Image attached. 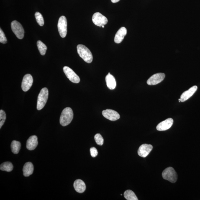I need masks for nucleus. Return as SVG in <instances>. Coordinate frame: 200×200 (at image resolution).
<instances>
[{
  "mask_svg": "<svg viewBox=\"0 0 200 200\" xmlns=\"http://www.w3.org/2000/svg\"><path fill=\"white\" fill-rule=\"evenodd\" d=\"M38 144L37 137L35 135H33L31 136L27 139L26 147L27 150H35L38 145Z\"/></svg>",
  "mask_w": 200,
  "mask_h": 200,
  "instance_id": "obj_15",
  "label": "nucleus"
},
{
  "mask_svg": "<svg viewBox=\"0 0 200 200\" xmlns=\"http://www.w3.org/2000/svg\"><path fill=\"white\" fill-rule=\"evenodd\" d=\"M105 81L108 88L111 90H113L115 88L116 83L114 77L110 73H108L105 78Z\"/></svg>",
  "mask_w": 200,
  "mask_h": 200,
  "instance_id": "obj_18",
  "label": "nucleus"
},
{
  "mask_svg": "<svg viewBox=\"0 0 200 200\" xmlns=\"http://www.w3.org/2000/svg\"><path fill=\"white\" fill-rule=\"evenodd\" d=\"M173 119L168 118L160 123L156 127L157 130L158 131H164L170 128L173 124Z\"/></svg>",
  "mask_w": 200,
  "mask_h": 200,
  "instance_id": "obj_13",
  "label": "nucleus"
},
{
  "mask_svg": "<svg viewBox=\"0 0 200 200\" xmlns=\"http://www.w3.org/2000/svg\"><path fill=\"white\" fill-rule=\"evenodd\" d=\"M102 114L105 118L111 121H116L120 118L119 113L112 109L105 110L102 111Z\"/></svg>",
  "mask_w": 200,
  "mask_h": 200,
  "instance_id": "obj_10",
  "label": "nucleus"
},
{
  "mask_svg": "<svg viewBox=\"0 0 200 200\" xmlns=\"http://www.w3.org/2000/svg\"><path fill=\"white\" fill-rule=\"evenodd\" d=\"M6 115L5 111L3 110H0V128L4 124L5 121L6 120Z\"/></svg>",
  "mask_w": 200,
  "mask_h": 200,
  "instance_id": "obj_26",
  "label": "nucleus"
},
{
  "mask_svg": "<svg viewBox=\"0 0 200 200\" xmlns=\"http://www.w3.org/2000/svg\"><path fill=\"white\" fill-rule=\"evenodd\" d=\"M34 170V166L33 164L30 162H27L24 164L23 172L24 176L28 177L32 174Z\"/></svg>",
  "mask_w": 200,
  "mask_h": 200,
  "instance_id": "obj_19",
  "label": "nucleus"
},
{
  "mask_svg": "<svg viewBox=\"0 0 200 200\" xmlns=\"http://www.w3.org/2000/svg\"><path fill=\"white\" fill-rule=\"evenodd\" d=\"M21 148V144L19 142L14 140L11 143V150L14 154H17L18 153Z\"/></svg>",
  "mask_w": 200,
  "mask_h": 200,
  "instance_id": "obj_20",
  "label": "nucleus"
},
{
  "mask_svg": "<svg viewBox=\"0 0 200 200\" xmlns=\"http://www.w3.org/2000/svg\"><path fill=\"white\" fill-rule=\"evenodd\" d=\"M63 70L67 78L72 82L75 83L79 82L80 79L79 76L71 68L68 66H64L63 68Z\"/></svg>",
  "mask_w": 200,
  "mask_h": 200,
  "instance_id": "obj_7",
  "label": "nucleus"
},
{
  "mask_svg": "<svg viewBox=\"0 0 200 200\" xmlns=\"http://www.w3.org/2000/svg\"><path fill=\"white\" fill-rule=\"evenodd\" d=\"M14 168V166L12 163L9 162H5L1 164L0 166V169L2 171L7 172L12 171Z\"/></svg>",
  "mask_w": 200,
  "mask_h": 200,
  "instance_id": "obj_21",
  "label": "nucleus"
},
{
  "mask_svg": "<svg viewBox=\"0 0 200 200\" xmlns=\"http://www.w3.org/2000/svg\"><path fill=\"white\" fill-rule=\"evenodd\" d=\"M92 20L94 24L100 27L105 25L108 22L107 18L99 12H96L93 14Z\"/></svg>",
  "mask_w": 200,
  "mask_h": 200,
  "instance_id": "obj_8",
  "label": "nucleus"
},
{
  "mask_svg": "<svg viewBox=\"0 0 200 200\" xmlns=\"http://www.w3.org/2000/svg\"><path fill=\"white\" fill-rule=\"evenodd\" d=\"M94 139L97 144L99 145H102L104 144V139L102 136L99 134H96L95 136Z\"/></svg>",
  "mask_w": 200,
  "mask_h": 200,
  "instance_id": "obj_25",
  "label": "nucleus"
},
{
  "mask_svg": "<svg viewBox=\"0 0 200 200\" xmlns=\"http://www.w3.org/2000/svg\"><path fill=\"white\" fill-rule=\"evenodd\" d=\"M35 17L37 24L41 27L43 26L44 24V21L42 14L39 12H36L35 14Z\"/></svg>",
  "mask_w": 200,
  "mask_h": 200,
  "instance_id": "obj_24",
  "label": "nucleus"
},
{
  "mask_svg": "<svg viewBox=\"0 0 200 200\" xmlns=\"http://www.w3.org/2000/svg\"><path fill=\"white\" fill-rule=\"evenodd\" d=\"M58 27L59 34L62 38H64L67 33V21L65 16H60L59 19Z\"/></svg>",
  "mask_w": 200,
  "mask_h": 200,
  "instance_id": "obj_6",
  "label": "nucleus"
},
{
  "mask_svg": "<svg viewBox=\"0 0 200 200\" xmlns=\"http://www.w3.org/2000/svg\"><path fill=\"white\" fill-rule=\"evenodd\" d=\"M33 83V78L29 74L24 75L22 83V89L24 92H27L30 89Z\"/></svg>",
  "mask_w": 200,
  "mask_h": 200,
  "instance_id": "obj_11",
  "label": "nucleus"
},
{
  "mask_svg": "<svg viewBox=\"0 0 200 200\" xmlns=\"http://www.w3.org/2000/svg\"><path fill=\"white\" fill-rule=\"evenodd\" d=\"M0 42L3 44H6L7 42L5 35L1 28L0 29Z\"/></svg>",
  "mask_w": 200,
  "mask_h": 200,
  "instance_id": "obj_27",
  "label": "nucleus"
},
{
  "mask_svg": "<svg viewBox=\"0 0 200 200\" xmlns=\"http://www.w3.org/2000/svg\"><path fill=\"white\" fill-rule=\"evenodd\" d=\"M49 95L48 89L46 88H42L39 93L37 98V109L40 110L46 104Z\"/></svg>",
  "mask_w": 200,
  "mask_h": 200,
  "instance_id": "obj_3",
  "label": "nucleus"
},
{
  "mask_svg": "<svg viewBox=\"0 0 200 200\" xmlns=\"http://www.w3.org/2000/svg\"><path fill=\"white\" fill-rule=\"evenodd\" d=\"M120 1V0H111V2L114 3H117L118 2Z\"/></svg>",
  "mask_w": 200,
  "mask_h": 200,
  "instance_id": "obj_29",
  "label": "nucleus"
},
{
  "mask_svg": "<svg viewBox=\"0 0 200 200\" xmlns=\"http://www.w3.org/2000/svg\"><path fill=\"white\" fill-rule=\"evenodd\" d=\"M77 52L79 56L85 62L91 63L93 60V55L88 47L83 45H79L77 47Z\"/></svg>",
  "mask_w": 200,
  "mask_h": 200,
  "instance_id": "obj_2",
  "label": "nucleus"
},
{
  "mask_svg": "<svg viewBox=\"0 0 200 200\" xmlns=\"http://www.w3.org/2000/svg\"><path fill=\"white\" fill-rule=\"evenodd\" d=\"M162 176L164 179L173 183L176 182L178 179V175L176 171L171 167H168L163 170Z\"/></svg>",
  "mask_w": 200,
  "mask_h": 200,
  "instance_id": "obj_4",
  "label": "nucleus"
},
{
  "mask_svg": "<svg viewBox=\"0 0 200 200\" xmlns=\"http://www.w3.org/2000/svg\"><path fill=\"white\" fill-rule=\"evenodd\" d=\"M90 153L92 156L94 158L98 155V152L97 149L95 147H91L90 149Z\"/></svg>",
  "mask_w": 200,
  "mask_h": 200,
  "instance_id": "obj_28",
  "label": "nucleus"
},
{
  "mask_svg": "<svg viewBox=\"0 0 200 200\" xmlns=\"http://www.w3.org/2000/svg\"><path fill=\"white\" fill-rule=\"evenodd\" d=\"M164 73H156L152 75L149 79L147 81V83L148 85H153L158 84L163 81L165 78Z\"/></svg>",
  "mask_w": 200,
  "mask_h": 200,
  "instance_id": "obj_9",
  "label": "nucleus"
},
{
  "mask_svg": "<svg viewBox=\"0 0 200 200\" xmlns=\"http://www.w3.org/2000/svg\"><path fill=\"white\" fill-rule=\"evenodd\" d=\"M124 197L127 200H138V198L133 191L127 190L124 193Z\"/></svg>",
  "mask_w": 200,
  "mask_h": 200,
  "instance_id": "obj_22",
  "label": "nucleus"
},
{
  "mask_svg": "<svg viewBox=\"0 0 200 200\" xmlns=\"http://www.w3.org/2000/svg\"><path fill=\"white\" fill-rule=\"evenodd\" d=\"M197 89L198 87L196 86H194L190 88L188 91H185L182 94L180 99H179V101L181 102L186 101L194 94L197 90Z\"/></svg>",
  "mask_w": 200,
  "mask_h": 200,
  "instance_id": "obj_14",
  "label": "nucleus"
},
{
  "mask_svg": "<svg viewBox=\"0 0 200 200\" xmlns=\"http://www.w3.org/2000/svg\"><path fill=\"white\" fill-rule=\"evenodd\" d=\"M102 27L103 28H104V25H103V26H102Z\"/></svg>",
  "mask_w": 200,
  "mask_h": 200,
  "instance_id": "obj_30",
  "label": "nucleus"
},
{
  "mask_svg": "<svg viewBox=\"0 0 200 200\" xmlns=\"http://www.w3.org/2000/svg\"><path fill=\"white\" fill-rule=\"evenodd\" d=\"M74 188L77 192L82 193L86 189V185L84 182L81 179H77L73 184Z\"/></svg>",
  "mask_w": 200,
  "mask_h": 200,
  "instance_id": "obj_17",
  "label": "nucleus"
},
{
  "mask_svg": "<svg viewBox=\"0 0 200 200\" xmlns=\"http://www.w3.org/2000/svg\"><path fill=\"white\" fill-rule=\"evenodd\" d=\"M37 45L41 55L43 56L45 55L47 49L46 45L40 40L37 41Z\"/></svg>",
  "mask_w": 200,
  "mask_h": 200,
  "instance_id": "obj_23",
  "label": "nucleus"
},
{
  "mask_svg": "<svg viewBox=\"0 0 200 200\" xmlns=\"http://www.w3.org/2000/svg\"><path fill=\"white\" fill-rule=\"evenodd\" d=\"M127 29L125 27H122L116 33L114 38V41L116 44H120L124 40V37L127 35Z\"/></svg>",
  "mask_w": 200,
  "mask_h": 200,
  "instance_id": "obj_16",
  "label": "nucleus"
},
{
  "mask_svg": "<svg viewBox=\"0 0 200 200\" xmlns=\"http://www.w3.org/2000/svg\"><path fill=\"white\" fill-rule=\"evenodd\" d=\"M153 147L152 145L147 144H143L139 147L137 153L139 156L145 158L151 151Z\"/></svg>",
  "mask_w": 200,
  "mask_h": 200,
  "instance_id": "obj_12",
  "label": "nucleus"
},
{
  "mask_svg": "<svg viewBox=\"0 0 200 200\" xmlns=\"http://www.w3.org/2000/svg\"><path fill=\"white\" fill-rule=\"evenodd\" d=\"M73 113L71 108L67 107L62 111L60 116V123L63 127L69 124L73 120Z\"/></svg>",
  "mask_w": 200,
  "mask_h": 200,
  "instance_id": "obj_1",
  "label": "nucleus"
},
{
  "mask_svg": "<svg viewBox=\"0 0 200 200\" xmlns=\"http://www.w3.org/2000/svg\"><path fill=\"white\" fill-rule=\"evenodd\" d=\"M11 29L16 37L19 39H22L24 36V30L19 22L16 21H12L11 24Z\"/></svg>",
  "mask_w": 200,
  "mask_h": 200,
  "instance_id": "obj_5",
  "label": "nucleus"
}]
</instances>
